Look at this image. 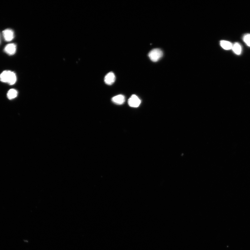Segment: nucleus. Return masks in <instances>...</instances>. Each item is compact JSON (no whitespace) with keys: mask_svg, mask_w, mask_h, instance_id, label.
Instances as JSON below:
<instances>
[{"mask_svg":"<svg viewBox=\"0 0 250 250\" xmlns=\"http://www.w3.org/2000/svg\"><path fill=\"white\" fill-rule=\"evenodd\" d=\"M232 49L234 53L237 55H240L241 53V47L238 43H234L233 45Z\"/></svg>","mask_w":250,"mask_h":250,"instance_id":"1a4fd4ad","label":"nucleus"},{"mask_svg":"<svg viewBox=\"0 0 250 250\" xmlns=\"http://www.w3.org/2000/svg\"><path fill=\"white\" fill-rule=\"evenodd\" d=\"M2 34L5 40L6 41H10L14 37V32L12 29H6L2 31Z\"/></svg>","mask_w":250,"mask_h":250,"instance_id":"20e7f679","label":"nucleus"},{"mask_svg":"<svg viewBox=\"0 0 250 250\" xmlns=\"http://www.w3.org/2000/svg\"><path fill=\"white\" fill-rule=\"evenodd\" d=\"M16 80V74L13 72L4 71L0 75V81L2 83H7L10 85H14Z\"/></svg>","mask_w":250,"mask_h":250,"instance_id":"f257e3e1","label":"nucleus"},{"mask_svg":"<svg viewBox=\"0 0 250 250\" xmlns=\"http://www.w3.org/2000/svg\"><path fill=\"white\" fill-rule=\"evenodd\" d=\"M16 46L15 44H10L5 47L4 51L6 54L9 55H14L16 53Z\"/></svg>","mask_w":250,"mask_h":250,"instance_id":"39448f33","label":"nucleus"},{"mask_svg":"<svg viewBox=\"0 0 250 250\" xmlns=\"http://www.w3.org/2000/svg\"><path fill=\"white\" fill-rule=\"evenodd\" d=\"M18 91L14 89L10 90L7 93V97L10 100H13L16 98L18 95Z\"/></svg>","mask_w":250,"mask_h":250,"instance_id":"9d476101","label":"nucleus"},{"mask_svg":"<svg viewBox=\"0 0 250 250\" xmlns=\"http://www.w3.org/2000/svg\"><path fill=\"white\" fill-rule=\"evenodd\" d=\"M125 96L122 95L115 96L112 99L113 102L118 105L123 104L125 102Z\"/></svg>","mask_w":250,"mask_h":250,"instance_id":"0eeeda50","label":"nucleus"},{"mask_svg":"<svg viewBox=\"0 0 250 250\" xmlns=\"http://www.w3.org/2000/svg\"><path fill=\"white\" fill-rule=\"evenodd\" d=\"M163 55V51L161 49L158 48L153 49L148 54L150 58L153 62H157L159 61Z\"/></svg>","mask_w":250,"mask_h":250,"instance_id":"f03ea898","label":"nucleus"},{"mask_svg":"<svg viewBox=\"0 0 250 250\" xmlns=\"http://www.w3.org/2000/svg\"><path fill=\"white\" fill-rule=\"evenodd\" d=\"M116 79L114 74L113 72H110L107 74L104 78V82L108 85H111L114 83Z\"/></svg>","mask_w":250,"mask_h":250,"instance_id":"423d86ee","label":"nucleus"},{"mask_svg":"<svg viewBox=\"0 0 250 250\" xmlns=\"http://www.w3.org/2000/svg\"><path fill=\"white\" fill-rule=\"evenodd\" d=\"M141 101L137 96L133 95L128 101V104L130 107H138L140 104Z\"/></svg>","mask_w":250,"mask_h":250,"instance_id":"7ed1b4c3","label":"nucleus"},{"mask_svg":"<svg viewBox=\"0 0 250 250\" xmlns=\"http://www.w3.org/2000/svg\"><path fill=\"white\" fill-rule=\"evenodd\" d=\"M243 40L247 46L250 47V34H246L243 37Z\"/></svg>","mask_w":250,"mask_h":250,"instance_id":"9b49d317","label":"nucleus"},{"mask_svg":"<svg viewBox=\"0 0 250 250\" xmlns=\"http://www.w3.org/2000/svg\"><path fill=\"white\" fill-rule=\"evenodd\" d=\"M220 45L223 48L226 50L232 49L233 46V44L231 42L226 40H222L220 41Z\"/></svg>","mask_w":250,"mask_h":250,"instance_id":"6e6552de","label":"nucleus"}]
</instances>
